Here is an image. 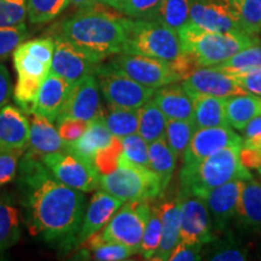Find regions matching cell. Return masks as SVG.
<instances>
[{"label":"cell","mask_w":261,"mask_h":261,"mask_svg":"<svg viewBox=\"0 0 261 261\" xmlns=\"http://www.w3.org/2000/svg\"><path fill=\"white\" fill-rule=\"evenodd\" d=\"M19 188L29 230L52 242L74 241L85 214L83 191L58 180L39 155L28 151L19 160Z\"/></svg>","instance_id":"cell-1"},{"label":"cell","mask_w":261,"mask_h":261,"mask_svg":"<svg viewBox=\"0 0 261 261\" xmlns=\"http://www.w3.org/2000/svg\"><path fill=\"white\" fill-rule=\"evenodd\" d=\"M55 35L103 62L122 52L126 40V17L93 5L64 19Z\"/></svg>","instance_id":"cell-2"},{"label":"cell","mask_w":261,"mask_h":261,"mask_svg":"<svg viewBox=\"0 0 261 261\" xmlns=\"http://www.w3.org/2000/svg\"><path fill=\"white\" fill-rule=\"evenodd\" d=\"M121 54L166 62L180 75L181 80L197 69L194 61L184 52L178 32L152 19L126 17V40Z\"/></svg>","instance_id":"cell-3"},{"label":"cell","mask_w":261,"mask_h":261,"mask_svg":"<svg viewBox=\"0 0 261 261\" xmlns=\"http://www.w3.org/2000/svg\"><path fill=\"white\" fill-rule=\"evenodd\" d=\"M242 145H231L198 162L184 163L181 167L180 194L201 197L212 189L234 179L253 178L241 159Z\"/></svg>","instance_id":"cell-4"},{"label":"cell","mask_w":261,"mask_h":261,"mask_svg":"<svg viewBox=\"0 0 261 261\" xmlns=\"http://www.w3.org/2000/svg\"><path fill=\"white\" fill-rule=\"evenodd\" d=\"M182 48L196 68L224 63L243 48L257 44L255 35L243 32H210L188 23L178 32Z\"/></svg>","instance_id":"cell-5"},{"label":"cell","mask_w":261,"mask_h":261,"mask_svg":"<svg viewBox=\"0 0 261 261\" xmlns=\"http://www.w3.org/2000/svg\"><path fill=\"white\" fill-rule=\"evenodd\" d=\"M100 188L123 202L152 200L165 191L151 169L133 165L122 156L113 172L100 175Z\"/></svg>","instance_id":"cell-6"},{"label":"cell","mask_w":261,"mask_h":261,"mask_svg":"<svg viewBox=\"0 0 261 261\" xmlns=\"http://www.w3.org/2000/svg\"><path fill=\"white\" fill-rule=\"evenodd\" d=\"M150 201L151 200L123 202L109 223L100 230L103 240L125 244L138 254L145 225L151 213Z\"/></svg>","instance_id":"cell-7"},{"label":"cell","mask_w":261,"mask_h":261,"mask_svg":"<svg viewBox=\"0 0 261 261\" xmlns=\"http://www.w3.org/2000/svg\"><path fill=\"white\" fill-rule=\"evenodd\" d=\"M94 74L100 92L110 107L139 109L154 96L155 89L137 83L125 74L113 69L108 63L98 65Z\"/></svg>","instance_id":"cell-8"},{"label":"cell","mask_w":261,"mask_h":261,"mask_svg":"<svg viewBox=\"0 0 261 261\" xmlns=\"http://www.w3.org/2000/svg\"><path fill=\"white\" fill-rule=\"evenodd\" d=\"M41 161L58 180L83 192H91L100 185V173L90 160L69 150L40 156Z\"/></svg>","instance_id":"cell-9"},{"label":"cell","mask_w":261,"mask_h":261,"mask_svg":"<svg viewBox=\"0 0 261 261\" xmlns=\"http://www.w3.org/2000/svg\"><path fill=\"white\" fill-rule=\"evenodd\" d=\"M108 64L113 69L151 89H159L165 85L181 81V76L173 69L172 65L156 58L132 54H117Z\"/></svg>","instance_id":"cell-10"},{"label":"cell","mask_w":261,"mask_h":261,"mask_svg":"<svg viewBox=\"0 0 261 261\" xmlns=\"http://www.w3.org/2000/svg\"><path fill=\"white\" fill-rule=\"evenodd\" d=\"M99 92L100 89L96 74L87 75L73 84L56 123L67 119L91 122L102 116L104 112L100 106Z\"/></svg>","instance_id":"cell-11"},{"label":"cell","mask_w":261,"mask_h":261,"mask_svg":"<svg viewBox=\"0 0 261 261\" xmlns=\"http://www.w3.org/2000/svg\"><path fill=\"white\" fill-rule=\"evenodd\" d=\"M55 51L51 63V73L75 84L85 76L96 73L102 61L77 48L64 39L54 35Z\"/></svg>","instance_id":"cell-12"},{"label":"cell","mask_w":261,"mask_h":261,"mask_svg":"<svg viewBox=\"0 0 261 261\" xmlns=\"http://www.w3.org/2000/svg\"><path fill=\"white\" fill-rule=\"evenodd\" d=\"M181 221L179 242L203 246L213 241L212 221L207 204L201 197L180 194Z\"/></svg>","instance_id":"cell-13"},{"label":"cell","mask_w":261,"mask_h":261,"mask_svg":"<svg viewBox=\"0 0 261 261\" xmlns=\"http://www.w3.org/2000/svg\"><path fill=\"white\" fill-rule=\"evenodd\" d=\"M12 56L17 77L44 81L50 74L54 47L46 39H33L19 44Z\"/></svg>","instance_id":"cell-14"},{"label":"cell","mask_w":261,"mask_h":261,"mask_svg":"<svg viewBox=\"0 0 261 261\" xmlns=\"http://www.w3.org/2000/svg\"><path fill=\"white\" fill-rule=\"evenodd\" d=\"M231 145H242V137L230 126L196 128L184 155V163L198 162Z\"/></svg>","instance_id":"cell-15"},{"label":"cell","mask_w":261,"mask_h":261,"mask_svg":"<svg viewBox=\"0 0 261 261\" xmlns=\"http://www.w3.org/2000/svg\"><path fill=\"white\" fill-rule=\"evenodd\" d=\"M189 23L210 32H242L234 11L223 0H191Z\"/></svg>","instance_id":"cell-16"},{"label":"cell","mask_w":261,"mask_h":261,"mask_svg":"<svg viewBox=\"0 0 261 261\" xmlns=\"http://www.w3.org/2000/svg\"><path fill=\"white\" fill-rule=\"evenodd\" d=\"M181 81V85L189 94L226 98L233 94L244 93L230 74L214 67L197 68Z\"/></svg>","instance_id":"cell-17"},{"label":"cell","mask_w":261,"mask_h":261,"mask_svg":"<svg viewBox=\"0 0 261 261\" xmlns=\"http://www.w3.org/2000/svg\"><path fill=\"white\" fill-rule=\"evenodd\" d=\"M122 204L123 201L109 192L104 190L96 192L89 202L83 223L73 241L75 246L83 243L93 233L102 230Z\"/></svg>","instance_id":"cell-18"},{"label":"cell","mask_w":261,"mask_h":261,"mask_svg":"<svg viewBox=\"0 0 261 261\" xmlns=\"http://www.w3.org/2000/svg\"><path fill=\"white\" fill-rule=\"evenodd\" d=\"M243 181V179H234L201 196L210 212L212 226L217 230L223 231L236 213Z\"/></svg>","instance_id":"cell-19"},{"label":"cell","mask_w":261,"mask_h":261,"mask_svg":"<svg viewBox=\"0 0 261 261\" xmlns=\"http://www.w3.org/2000/svg\"><path fill=\"white\" fill-rule=\"evenodd\" d=\"M29 119L22 109L6 104L0 109V150L23 152L29 143Z\"/></svg>","instance_id":"cell-20"},{"label":"cell","mask_w":261,"mask_h":261,"mask_svg":"<svg viewBox=\"0 0 261 261\" xmlns=\"http://www.w3.org/2000/svg\"><path fill=\"white\" fill-rule=\"evenodd\" d=\"M71 86L73 84L50 71L46 79L42 81L32 113L45 117L54 123L57 122L58 116L67 102Z\"/></svg>","instance_id":"cell-21"},{"label":"cell","mask_w":261,"mask_h":261,"mask_svg":"<svg viewBox=\"0 0 261 261\" xmlns=\"http://www.w3.org/2000/svg\"><path fill=\"white\" fill-rule=\"evenodd\" d=\"M152 99L168 120L194 121V100L181 84L172 83L155 89Z\"/></svg>","instance_id":"cell-22"},{"label":"cell","mask_w":261,"mask_h":261,"mask_svg":"<svg viewBox=\"0 0 261 261\" xmlns=\"http://www.w3.org/2000/svg\"><path fill=\"white\" fill-rule=\"evenodd\" d=\"M158 210L162 223V237L152 260L166 261L169 259L172 250L179 242L181 221L180 197L163 202L159 205Z\"/></svg>","instance_id":"cell-23"},{"label":"cell","mask_w":261,"mask_h":261,"mask_svg":"<svg viewBox=\"0 0 261 261\" xmlns=\"http://www.w3.org/2000/svg\"><path fill=\"white\" fill-rule=\"evenodd\" d=\"M29 116V143L28 150L35 155L44 156L65 149L67 142L62 139L54 122L37 114H28Z\"/></svg>","instance_id":"cell-24"},{"label":"cell","mask_w":261,"mask_h":261,"mask_svg":"<svg viewBox=\"0 0 261 261\" xmlns=\"http://www.w3.org/2000/svg\"><path fill=\"white\" fill-rule=\"evenodd\" d=\"M115 138L116 137H114L112 132L108 129L102 115L90 122L87 129L79 139L70 143L67 142L64 150H69V151H73L75 154L83 156L84 159L93 162L94 156L102 150L107 149L109 145H112Z\"/></svg>","instance_id":"cell-25"},{"label":"cell","mask_w":261,"mask_h":261,"mask_svg":"<svg viewBox=\"0 0 261 261\" xmlns=\"http://www.w3.org/2000/svg\"><path fill=\"white\" fill-rule=\"evenodd\" d=\"M234 214L242 226L261 232V182L253 178L243 181Z\"/></svg>","instance_id":"cell-26"},{"label":"cell","mask_w":261,"mask_h":261,"mask_svg":"<svg viewBox=\"0 0 261 261\" xmlns=\"http://www.w3.org/2000/svg\"><path fill=\"white\" fill-rule=\"evenodd\" d=\"M225 112L228 126L243 130L248 123L261 116V97L250 93H240L226 97Z\"/></svg>","instance_id":"cell-27"},{"label":"cell","mask_w":261,"mask_h":261,"mask_svg":"<svg viewBox=\"0 0 261 261\" xmlns=\"http://www.w3.org/2000/svg\"><path fill=\"white\" fill-rule=\"evenodd\" d=\"M194 100V122L196 128L228 126L225 112L226 98L190 94Z\"/></svg>","instance_id":"cell-28"},{"label":"cell","mask_w":261,"mask_h":261,"mask_svg":"<svg viewBox=\"0 0 261 261\" xmlns=\"http://www.w3.org/2000/svg\"><path fill=\"white\" fill-rule=\"evenodd\" d=\"M177 155L169 148L166 138L149 143V168L161 180L163 190L171 181L177 165Z\"/></svg>","instance_id":"cell-29"},{"label":"cell","mask_w":261,"mask_h":261,"mask_svg":"<svg viewBox=\"0 0 261 261\" xmlns=\"http://www.w3.org/2000/svg\"><path fill=\"white\" fill-rule=\"evenodd\" d=\"M168 119L161 112L154 99H150L144 106L139 108L138 135L148 143L165 138Z\"/></svg>","instance_id":"cell-30"},{"label":"cell","mask_w":261,"mask_h":261,"mask_svg":"<svg viewBox=\"0 0 261 261\" xmlns=\"http://www.w3.org/2000/svg\"><path fill=\"white\" fill-rule=\"evenodd\" d=\"M191 0H163L148 19L179 32L189 22Z\"/></svg>","instance_id":"cell-31"},{"label":"cell","mask_w":261,"mask_h":261,"mask_svg":"<svg viewBox=\"0 0 261 261\" xmlns=\"http://www.w3.org/2000/svg\"><path fill=\"white\" fill-rule=\"evenodd\" d=\"M108 129L116 138L122 139L138 132L139 109H127L108 106V112L103 113Z\"/></svg>","instance_id":"cell-32"},{"label":"cell","mask_w":261,"mask_h":261,"mask_svg":"<svg viewBox=\"0 0 261 261\" xmlns=\"http://www.w3.org/2000/svg\"><path fill=\"white\" fill-rule=\"evenodd\" d=\"M19 237L18 210L8 198H0V253L17 243Z\"/></svg>","instance_id":"cell-33"},{"label":"cell","mask_w":261,"mask_h":261,"mask_svg":"<svg viewBox=\"0 0 261 261\" xmlns=\"http://www.w3.org/2000/svg\"><path fill=\"white\" fill-rule=\"evenodd\" d=\"M85 249L91 253L93 260L98 261H120L129 259L130 255L136 254L129 247L117 242L104 241L100 236V231L93 233L83 242Z\"/></svg>","instance_id":"cell-34"},{"label":"cell","mask_w":261,"mask_h":261,"mask_svg":"<svg viewBox=\"0 0 261 261\" xmlns=\"http://www.w3.org/2000/svg\"><path fill=\"white\" fill-rule=\"evenodd\" d=\"M27 15L33 24L54 21L69 6V0H25Z\"/></svg>","instance_id":"cell-35"},{"label":"cell","mask_w":261,"mask_h":261,"mask_svg":"<svg viewBox=\"0 0 261 261\" xmlns=\"http://www.w3.org/2000/svg\"><path fill=\"white\" fill-rule=\"evenodd\" d=\"M195 130V122L190 120H168L165 138L177 158L184 155Z\"/></svg>","instance_id":"cell-36"},{"label":"cell","mask_w":261,"mask_h":261,"mask_svg":"<svg viewBox=\"0 0 261 261\" xmlns=\"http://www.w3.org/2000/svg\"><path fill=\"white\" fill-rule=\"evenodd\" d=\"M259 67H261V45L257 44L243 48L224 63L214 65V68L228 74L244 73Z\"/></svg>","instance_id":"cell-37"},{"label":"cell","mask_w":261,"mask_h":261,"mask_svg":"<svg viewBox=\"0 0 261 261\" xmlns=\"http://www.w3.org/2000/svg\"><path fill=\"white\" fill-rule=\"evenodd\" d=\"M243 33L256 35L261 31V0H240L232 6Z\"/></svg>","instance_id":"cell-38"},{"label":"cell","mask_w":261,"mask_h":261,"mask_svg":"<svg viewBox=\"0 0 261 261\" xmlns=\"http://www.w3.org/2000/svg\"><path fill=\"white\" fill-rule=\"evenodd\" d=\"M162 237V223L160 218L158 207L151 205V213L145 225L142 242H140L138 254L146 260H152L155 253L158 252Z\"/></svg>","instance_id":"cell-39"},{"label":"cell","mask_w":261,"mask_h":261,"mask_svg":"<svg viewBox=\"0 0 261 261\" xmlns=\"http://www.w3.org/2000/svg\"><path fill=\"white\" fill-rule=\"evenodd\" d=\"M121 144L123 159L133 165L149 168V143L142 136L133 133L123 137Z\"/></svg>","instance_id":"cell-40"},{"label":"cell","mask_w":261,"mask_h":261,"mask_svg":"<svg viewBox=\"0 0 261 261\" xmlns=\"http://www.w3.org/2000/svg\"><path fill=\"white\" fill-rule=\"evenodd\" d=\"M27 35L28 28L24 23L11 27H0V60L11 55L16 47L25 40Z\"/></svg>","instance_id":"cell-41"},{"label":"cell","mask_w":261,"mask_h":261,"mask_svg":"<svg viewBox=\"0 0 261 261\" xmlns=\"http://www.w3.org/2000/svg\"><path fill=\"white\" fill-rule=\"evenodd\" d=\"M25 17V0H0V27H11L24 23Z\"/></svg>","instance_id":"cell-42"},{"label":"cell","mask_w":261,"mask_h":261,"mask_svg":"<svg viewBox=\"0 0 261 261\" xmlns=\"http://www.w3.org/2000/svg\"><path fill=\"white\" fill-rule=\"evenodd\" d=\"M163 0H121L117 11L129 18L148 19Z\"/></svg>","instance_id":"cell-43"},{"label":"cell","mask_w":261,"mask_h":261,"mask_svg":"<svg viewBox=\"0 0 261 261\" xmlns=\"http://www.w3.org/2000/svg\"><path fill=\"white\" fill-rule=\"evenodd\" d=\"M122 154V144L121 139L115 138L112 143V145L108 146L107 149L102 150L94 156L93 163L100 173V175L108 174V173L113 172L116 168L119 159Z\"/></svg>","instance_id":"cell-44"},{"label":"cell","mask_w":261,"mask_h":261,"mask_svg":"<svg viewBox=\"0 0 261 261\" xmlns=\"http://www.w3.org/2000/svg\"><path fill=\"white\" fill-rule=\"evenodd\" d=\"M23 152L0 150V188L15 180Z\"/></svg>","instance_id":"cell-45"},{"label":"cell","mask_w":261,"mask_h":261,"mask_svg":"<svg viewBox=\"0 0 261 261\" xmlns=\"http://www.w3.org/2000/svg\"><path fill=\"white\" fill-rule=\"evenodd\" d=\"M236 80L238 86L244 93L255 94L261 97V67L254 68L244 73L230 74Z\"/></svg>","instance_id":"cell-46"},{"label":"cell","mask_w":261,"mask_h":261,"mask_svg":"<svg viewBox=\"0 0 261 261\" xmlns=\"http://www.w3.org/2000/svg\"><path fill=\"white\" fill-rule=\"evenodd\" d=\"M58 133L62 137V139L65 142L70 143L75 142L84 135L85 130L87 129L90 122L83 121V120H75V119H67L63 121L58 122Z\"/></svg>","instance_id":"cell-47"},{"label":"cell","mask_w":261,"mask_h":261,"mask_svg":"<svg viewBox=\"0 0 261 261\" xmlns=\"http://www.w3.org/2000/svg\"><path fill=\"white\" fill-rule=\"evenodd\" d=\"M242 148L250 150L261 149V116L253 119L243 129Z\"/></svg>","instance_id":"cell-48"},{"label":"cell","mask_w":261,"mask_h":261,"mask_svg":"<svg viewBox=\"0 0 261 261\" xmlns=\"http://www.w3.org/2000/svg\"><path fill=\"white\" fill-rule=\"evenodd\" d=\"M200 244H188L178 242L172 250L169 259L171 261H196L201 259Z\"/></svg>","instance_id":"cell-49"},{"label":"cell","mask_w":261,"mask_h":261,"mask_svg":"<svg viewBox=\"0 0 261 261\" xmlns=\"http://www.w3.org/2000/svg\"><path fill=\"white\" fill-rule=\"evenodd\" d=\"M12 93L11 76L5 64L0 63V109L6 106Z\"/></svg>","instance_id":"cell-50"},{"label":"cell","mask_w":261,"mask_h":261,"mask_svg":"<svg viewBox=\"0 0 261 261\" xmlns=\"http://www.w3.org/2000/svg\"><path fill=\"white\" fill-rule=\"evenodd\" d=\"M241 159H242L243 165L248 169H255L261 175V149L250 150L242 148V150H241Z\"/></svg>","instance_id":"cell-51"},{"label":"cell","mask_w":261,"mask_h":261,"mask_svg":"<svg viewBox=\"0 0 261 261\" xmlns=\"http://www.w3.org/2000/svg\"><path fill=\"white\" fill-rule=\"evenodd\" d=\"M214 261H244L247 260V253L244 250L236 249V248H228V249L221 250L214 256L211 257Z\"/></svg>","instance_id":"cell-52"},{"label":"cell","mask_w":261,"mask_h":261,"mask_svg":"<svg viewBox=\"0 0 261 261\" xmlns=\"http://www.w3.org/2000/svg\"><path fill=\"white\" fill-rule=\"evenodd\" d=\"M69 4L77 9H87L97 4V0H69Z\"/></svg>","instance_id":"cell-53"},{"label":"cell","mask_w":261,"mask_h":261,"mask_svg":"<svg viewBox=\"0 0 261 261\" xmlns=\"http://www.w3.org/2000/svg\"><path fill=\"white\" fill-rule=\"evenodd\" d=\"M120 2H121V0H97V4H103V5L110 6V8L117 10Z\"/></svg>","instance_id":"cell-54"},{"label":"cell","mask_w":261,"mask_h":261,"mask_svg":"<svg viewBox=\"0 0 261 261\" xmlns=\"http://www.w3.org/2000/svg\"><path fill=\"white\" fill-rule=\"evenodd\" d=\"M223 2L226 3V4H227L228 6H230L231 9H232V6H233L234 4H236V3L240 2V0H223Z\"/></svg>","instance_id":"cell-55"}]
</instances>
